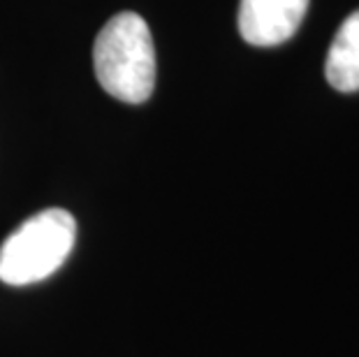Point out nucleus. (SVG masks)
I'll list each match as a JSON object with an SVG mask.
<instances>
[{
	"mask_svg": "<svg viewBox=\"0 0 359 357\" xmlns=\"http://www.w3.org/2000/svg\"><path fill=\"white\" fill-rule=\"evenodd\" d=\"M77 239V220L65 209H44L24 220L0 246V281L40 283L63 267Z\"/></svg>",
	"mask_w": 359,
	"mask_h": 357,
	"instance_id": "f03ea898",
	"label": "nucleus"
},
{
	"mask_svg": "<svg viewBox=\"0 0 359 357\" xmlns=\"http://www.w3.org/2000/svg\"><path fill=\"white\" fill-rule=\"evenodd\" d=\"M327 81L341 93L359 90V10L336 30L325 63Z\"/></svg>",
	"mask_w": 359,
	"mask_h": 357,
	"instance_id": "20e7f679",
	"label": "nucleus"
},
{
	"mask_svg": "<svg viewBox=\"0 0 359 357\" xmlns=\"http://www.w3.org/2000/svg\"><path fill=\"white\" fill-rule=\"evenodd\" d=\"M309 0H241L239 33L253 47H276L302 26Z\"/></svg>",
	"mask_w": 359,
	"mask_h": 357,
	"instance_id": "7ed1b4c3",
	"label": "nucleus"
},
{
	"mask_svg": "<svg viewBox=\"0 0 359 357\" xmlns=\"http://www.w3.org/2000/svg\"><path fill=\"white\" fill-rule=\"evenodd\" d=\"M93 67L100 86L128 105L147 102L156 88V47L137 12H118L95 37Z\"/></svg>",
	"mask_w": 359,
	"mask_h": 357,
	"instance_id": "f257e3e1",
	"label": "nucleus"
}]
</instances>
